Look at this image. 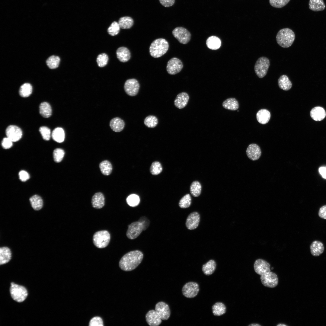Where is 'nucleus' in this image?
<instances>
[{
  "mask_svg": "<svg viewBox=\"0 0 326 326\" xmlns=\"http://www.w3.org/2000/svg\"><path fill=\"white\" fill-rule=\"evenodd\" d=\"M276 39L277 43L280 46L283 48H288L294 42L295 33L289 28H283L277 33Z\"/></svg>",
  "mask_w": 326,
  "mask_h": 326,
  "instance_id": "3",
  "label": "nucleus"
},
{
  "mask_svg": "<svg viewBox=\"0 0 326 326\" xmlns=\"http://www.w3.org/2000/svg\"><path fill=\"white\" fill-rule=\"evenodd\" d=\"M254 268L255 273L260 276V279L263 286L273 288L278 285L277 276L271 271L270 265L267 261L261 259H257L254 263Z\"/></svg>",
  "mask_w": 326,
  "mask_h": 326,
  "instance_id": "1",
  "label": "nucleus"
},
{
  "mask_svg": "<svg viewBox=\"0 0 326 326\" xmlns=\"http://www.w3.org/2000/svg\"><path fill=\"white\" fill-rule=\"evenodd\" d=\"M199 290V284L196 282L191 281L187 283L184 285L182 292L185 297L192 298L197 295Z\"/></svg>",
  "mask_w": 326,
  "mask_h": 326,
  "instance_id": "9",
  "label": "nucleus"
},
{
  "mask_svg": "<svg viewBox=\"0 0 326 326\" xmlns=\"http://www.w3.org/2000/svg\"><path fill=\"white\" fill-rule=\"evenodd\" d=\"M39 112L43 117L48 118L52 114V110L50 105L47 102L41 103L39 106Z\"/></svg>",
  "mask_w": 326,
  "mask_h": 326,
  "instance_id": "32",
  "label": "nucleus"
},
{
  "mask_svg": "<svg viewBox=\"0 0 326 326\" xmlns=\"http://www.w3.org/2000/svg\"><path fill=\"white\" fill-rule=\"evenodd\" d=\"M11 257V252L10 248L7 247H2L0 248V264L3 265L8 263Z\"/></svg>",
  "mask_w": 326,
  "mask_h": 326,
  "instance_id": "25",
  "label": "nucleus"
},
{
  "mask_svg": "<svg viewBox=\"0 0 326 326\" xmlns=\"http://www.w3.org/2000/svg\"><path fill=\"white\" fill-rule=\"evenodd\" d=\"M163 6L168 7L172 6L174 4L175 0H159Z\"/></svg>",
  "mask_w": 326,
  "mask_h": 326,
  "instance_id": "53",
  "label": "nucleus"
},
{
  "mask_svg": "<svg viewBox=\"0 0 326 326\" xmlns=\"http://www.w3.org/2000/svg\"><path fill=\"white\" fill-rule=\"evenodd\" d=\"M150 170L152 174L153 175H157L161 172L162 168L159 162L155 161L152 163Z\"/></svg>",
  "mask_w": 326,
  "mask_h": 326,
  "instance_id": "43",
  "label": "nucleus"
},
{
  "mask_svg": "<svg viewBox=\"0 0 326 326\" xmlns=\"http://www.w3.org/2000/svg\"><path fill=\"white\" fill-rule=\"evenodd\" d=\"M60 62L59 57L56 56H52L49 57L46 61L48 66L50 69H55L58 67Z\"/></svg>",
  "mask_w": 326,
  "mask_h": 326,
  "instance_id": "40",
  "label": "nucleus"
},
{
  "mask_svg": "<svg viewBox=\"0 0 326 326\" xmlns=\"http://www.w3.org/2000/svg\"><path fill=\"white\" fill-rule=\"evenodd\" d=\"M19 178L22 181H25L28 180L30 177L29 175L26 171L22 170L19 173Z\"/></svg>",
  "mask_w": 326,
  "mask_h": 326,
  "instance_id": "52",
  "label": "nucleus"
},
{
  "mask_svg": "<svg viewBox=\"0 0 326 326\" xmlns=\"http://www.w3.org/2000/svg\"><path fill=\"white\" fill-rule=\"evenodd\" d=\"M212 312L216 316H220L225 314L226 311L225 305L222 302H217L212 307Z\"/></svg>",
  "mask_w": 326,
  "mask_h": 326,
  "instance_id": "31",
  "label": "nucleus"
},
{
  "mask_svg": "<svg viewBox=\"0 0 326 326\" xmlns=\"http://www.w3.org/2000/svg\"><path fill=\"white\" fill-rule=\"evenodd\" d=\"M270 117V112L266 109L260 110L256 114V118L258 122L262 124L267 123L269 121Z\"/></svg>",
  "mask_w": 326,
  "mask_h": 326,
  "instance_id": "24",
  "label": "nucleus"
},
{
  "mask_svg": "<svg viewBox=\"0 0 326 326\" xmlns=\"http://www.w3.org/2000/svg\"><path fill=\"white\" fill-rule=\"evenodd\" d=\"M29 200L32 207L34 210H39L42 208L43 202V200L40 196L34 195L30 197Z\"/></svg>",
  "mask_w": 326,
  "mask_h": 326,
  "instance_id": "33",
  "label": "nucleus"
},
{
  "mask_svg": "<svg viewBox=\"0 0 326 326\" xmlns=\"http://www.w3.org/2000/svg\"><path fill=\"white\" fill-rule=\"evenodd\" d=\"M120 27L118 23L116 21L113 22L107 29L108 33L111 36L117 35L119 32Z\"/></svg>",
  "mask_w": 326,
  "mask_h": 326,
  "instance_id": "44",
  "label": "nucleus"
},
{
  "mask_svg": "<svg viewBox=\"0 0 326 326\" xmlns=\"http://www.w3.org/2000/svg\"><path fill=\"white\" fill-rule=\"evenodd\" d=\"M319 171L322 177L323 178L326 179V168L320 167L319 169Z\"/></svg>",
  "mask_w": 326,
  "mask_h": 326,
  "instance_id": "55",
  "label": "nucleus"
},
{
  "mask_svg": "<svg viewBox=\"0 0 326 326\" xmlns=\"http://www.w3.org/2000/svg\"><path fill=\"white\" fill-rule=\"evenodd\" d=\"M99 168L102 173L105 175H108L111 173L112 166L111 163L107 160H104L99 164Z\"/></svg>",
  "mask_w": 326,
  "mask_h": 326,
  "instance_id": "36",
  "label": "nucleus"
},
{
  "mask_svg": "<svg viewBox=\"0 0 326 326\" xmlns=\"http://www.w3.org/2000/svg\"><path fill=\"white\" fill-rule=\"evenodd\" d=\"M127 204L130 206L135 207L139 204L140 199L137 195L132 194L128 196L126 199Z\"/></svg>",
  "mask_w": 326,
  "mask_h": 326,
  "instance_id": "42",
  "label": "nucleus"
},
{
  "mask_svg": "<svg viewBox=\"0 0 326 326\" xmlns=\"http://www.w3.org/2000/svg\"><path fill=\"white\" fill-rule=\"evenodd\" d=\"M169 48L168 41L164 38H158L151 43L149 48L150 55L155 58L160 57L165 54Z\"/></svg>",
  "mask_w": 326,
  "mask_h": 326,
  "instance_id": "4",
  "label": "nucleus"
},
{
  "mask_svg": "<svg viewBox=\"0 0 326 326\" xmlns=\"http://www.w3.org/2000/svg\"><path fill=\"white\" fill-rule=\"evenodd\" d=\"M39 130L44 140H50L51 133L50 130L48 128L45 126H41Z\"/></svg>",
  "mask_w": 326,
  "mask_h": 326,
  "instance_id": "48",
  "label": "nucleus"
},
{
  "mask_svg": "<svg viewBox=\"0 0 326 326\" xmlns=\"http://www.w3.org/2000/svg\"><path fill=\"white\" fill-rule=\"evenodd\" d=\"M155 310L162 320H167L169 318L171 311L169 305L165 302L162 301L158 302L155 305Z\"/></svg>",
  "mask_w": 326,
  "mask_h": 326,
  "instance_id": "13",
  "label": "nucleus"
},
{
  "mask_svg": "<svg viewBox=\"0 0 326 326\" xmlns=\"http://www.w3.org/2000/svg\"><path fill=\"white\" fill-rule=\"evenodd\" d=\"M5 133L7 137L13 142H17L19 140L22 135L21 129L15 125L8 126L6 129Z\"/></svg>",
  "mask_w": 326,
  "mask_h": 326,
  "instance_id": "14",
  "label": "nucleus"
},
{
  "mask_svg": "<svg viewBox=\"0 0 326 326\" xmlns=\"http://www.w3.org/2000/svg\"><path fill=\"white\" fill-rule=\"evenodd\" d=\"M191 203L190 195L189 194H187L180 199L179 202V206L181 208H186L190 206Z\"/></svg>",
  "mask_w": 326,
  "mask_h": 326,
  "instance_id": "41",
  "label": "nucleus"
},
{
  "mask_svg": "<svg viewBox=\"0 0 326 326\" xmlns=\"http://www.w3.org/2000/svg\"><path fill=\"white\" fill-rule=\"evenodd\" d=\"M118 23L120 28L129 29L133 25L134 21L130 17L124 16L120 18Z\"/></svg>",
  "mask_w": 326,
  "mask_h": 326,
  "instance_id": "34",
  "label": "nucleus"
},
{
  "mask_svg": "<svg viewBox=\"0 0 326 326\" xmlns=\"http://www.w3.org/2000/svg\"><path fill=\"white\" fill-rule=\"evenodd\" d=\"M64 154L65 152L62 149L60 148L55 149L53 152L54 161L57 162H60L62 160Z\"/></svg>",
  "mask_w": 326,
  "mask_h": 326,
  "instance_id": "46",
  "label": "nucleus"
},
{
  "mask_svg": "<svg viewBox=\"0 0 326 326\" xmlns=\"http://www.w3.org/2000/svg\"><path fill=\"white\" fill-rule=\"evenodd\" d=\"M174 37L181 43L186 44L191 39L190 33L186 28L181 27L175 28L172 31Z\"/></svg>",
  "mask_w": 326,
  "mask_h": 326,
  "instance_id": "8",
  "label": "nucleus"
},
{
  "mask_svg": "<svg viewBox=\"0 0 326 326\" xmlns=\"http://www.w3.org/2000/svg\"><path fill=\"white\" fill-rule=\"evenodd\" d=\"M140 85L136 79L131 78L127 80L124 86V91L127 94L131 96H134L138 93Z\"/></svg>",
  "mask_w": 326,
  "mask_h": 326,
  "instance_id": "11",
  "label": "nucleus"
},
{
  "mask_svg": "<svg viewBox=\"0 0 326 326\" xmlns=\"http://www.w3.org/2000/svg\"><path fill=\"white\" fill-rule=\"evenodd\" d=\"M279 88L286 91L290 90L292 87V83L288 77L286 75H281L278 80Z\"/></svg>",
  "mask_w": 326,
  "mask_h": 326,
  "instance_id": "26",
  "label": "nucleus"
},
{
  "mask_svg": "<svg viewBox=\"0 0 326 326\" xmlns=\"http://www.w3.org/2000/svg\"><path fill=\"white\" fill-rule=\"evenodd\" d=\"M10 291L13 300L19 302L24 301L28 295L27 290L25 287L13 283H11Z\"/></svg>",
  "mask_w": 326,
  "mask_h": 326,
  "instance_id": "6",
  "label": "nucleus"
},
{
  "mask_svg": "<svg viewBox=\"0 0 326 326\" xmlns=\"http://www.w3.org/2000/svg\"><path fill=\"white\" fill-rule=\"evenodd\" d=\"M146 321L150 326H158L162 322V319L155 310L149 311L145 316Z\"/></svg>",
  "mask_w": 326,
  "mask_h": 326,
  "instance_id": "17",
  "label": "nucleus"
},
{
  "mask_svg": "<svg viewBox=\"0 0 326 326\" xmlns=\"http://www.w3.org/2000/svg\"><path fill=\"white\" fill-rule=\"evenodd\" d=\"M125 123L120 118L117 117L112 119L110 123V126L112 129L115 132H120L124 129Z\"/></svg>",
  "mask_w": 326,
  "mask_h": 326,
  "instance_id": "23",
  "label": "nucleus"
},
{
  "mask_svg": "<svg viewBox=\"0 0 326 326\" xmlns=\"http://www.w3.org/2000/svg\"><path fill=\"white\" fill-rule=\"evenodd\" d=\"M110 239L109 232L107 230H101L96 232L93 236V241L97 248H102L108 245Z\"/></svg>",
  "mask_w": 326,
  "mask_h": 326,
  "instance_id": "5",
  "label": "nucleus"
},
{
  "mask_svg": "<svg viewBox=\"0 0 326 326\" xmlns=\"http://www.w3.org/2000/svg\"><path fill=\"white\" fill-rule=\"evenodd\" d=\"M88 325L89 326H104L103 320L100 316H95L90 320Z\"/></svg>",
  "mask_w": 326,
  "mask_h": 326,
  "instance_id": "49",
  "label": "nucleus"
},
{
  "mask_svg": "<svg viewBox=\"0 0 326 326\" xmlns=\"http://www.w3.org/2000/svg\"><path fill=\"white\" fill-rule=\"evenodd\" d=\"M312 254L314 256H318L323 253L324 247L323 244L318 241H315L311 244L310 247Z\"/></svg>",
  "mask_w": 326,
  "mask_h": 326,
  "instance_id": "22",
  "label": "nucleus"
},
{
  "mask_svg": "<svg viewBox=\"0 0 326 326\" xmlns=\"http://www.w3.org/2000/svg\"><path fill=\"white\" fill-rule=\"evenodd\" d=\"M216 267L215 261L210 260L203 265L202 270L204 274L207 276L212 275L215 271Z\"/></svg>",
  "mask_w": 326,
  "mask_h": 326,
  "instance_id": "27",
  "label": "nucleus"
},
{
  "mask_svg": "<svg viewBox=\"0 0 326 326\" xmlns=\"http://www.w3.org/2000/svg\"><path fill=\"white\" fill-rule=\"evenodd\" d=\"M207 47L210 49L216 50L220 47L221 42L220 39L215 36H211L209 37L206 41Z\"/></svg>",
  "mask_w": 326,
  "mask_h": 326,
  "instance_id": "28",
  "label": "nucleus"
},
{
  "mask_svg": "<svg viewBox=\"0 0 326 326\" xmlns=\"http://www.w3.org/2000/svg\"><path fill=\"white\" fill-rule=\"evenodd\" d=\"M92 206L97 209L102 208L104 205L105 198L103 194L101 192L95 193L91 199Z\"/></svg>",
  "mask_w": 326,
  "mask_h": 326,
  "instance_id": "20",
  "label": "nucleus"
},
{
  "mask_svg": "<svg viewBox=\"0 0 326 326\" xmlns=\"http://www.w3.org/2000/svg\"><path fill=\"white\" fill-rule=\"evenodd\" d=\"M143 257V253L139 250L130 251L121 258L119 263V267L124 271H132L140 264Z\"/></svg>",
  "mask_w": 326,
  "mask_h": 326,
  "instance_id": "2",
  "label": "nucleus"
},
{
  "mask_svg": "<svg viewBox=\"0 0 326 326\" xmlns=\"http://www.w3.org/2000/svg\"><path fill=\"white\" fill-rule=\"evenodd\" d=\"M32 91L31 85L29 83H25L20 87L19 93L21 97H25L29 96L32 93Z\"/></svg>",
  "mask_w": 326,
  "mask_h": 326,
  "instance_id": "37",
  "label": "nucleus"
},
{
  "mask_svg": "<svg viewBox=\"0 0 326 326\" xmlns=\"http://www.w3.org/2000/svg\"><path fill=\"white\" fill-rule=\"evenodd\" d=\"M318 214L321 218L326 219V205L322 206L320 208Z\"/></svg>",
  "mask_w": 326,
  "mask_h": 326,
  "instance_id": "54",
  "label": "nucleus"
},
{
  "mask_svg": "<svg viewBox=\"0 0 326 326\" xmlns=\"http://www.w3.org/2000/svg\"><path fill=\"white\" fill-rule=\"evenodd\" d=\"M270 65L269 59L265 56L259 58L254 66L255 74L260 78L264 77L267 74Z\"/></svg>",
  "mask_w": 326,
  "mask_h": 326,
  "instance_id": "7",
  "label": "nucleus"
},
{
  "mask_svg": "<svg viewBox=\"0 0 326 326\" xmlns=\"http://www.w3.org/2000/svg\"><path fill=\"white\" fill-rule=\"evenodd\" d=\"M277 326H286L287 325L284 324H279L277 325Z\"/></svg>",
  "mask_w": 326,
  "mask_h": 326,
  "instance_id": "57",
  "label": "nucleus"
},
{
  "mask_svg": "<svg viewBox=\"0 0 326 326\" xmlns=\"http://www.w3.org/2000/svg\"><path fill=\"white\" fill-rule=\"evenodd\" d=\"M144 124L147 127L153 128L155 127L158 123L157 118L154 115H149L146 117L144 121Z\"/></svg>",
  "mask_w": 326,
  "mask_h": 326,
  "instance_id": "39",
  "label": "nucleus"
},
{
  "mask_svg": "<svg viewBox=\"0 0 326 326\" xmlns=\"http://www.w3.org/2000/svg\"><path fill=\"white\" fill-rule=\"evenodd\" d=\"M222 106L224 108L231 110H236L239 107L238 101L234 98H229L226 99L223 102Z\"/></svg>",
  "mask_w": 326,
  "mask_h": 326,
  "instance_id": "29",
  "label": "nucleus"
},
{
  "mask_svg": "<svg viewBox=\"0 0 326 326\" xmlns=\"http://www.w3.org/2000/svg\"><path fill=\"white\" fill-rule=\"evenodd\" d=\"M108 59L107 55L105 53L99 55L97 58V62L98 66L100 67L105 66L107 64Z\"/></svg>",
  "mask_w": 326,
  "mask_h": 326,
  "instance_id": "45",
  "label": "nucleus"
},
{
  "mask_svg": "<svg viewBox=\"0 0 326 326\" xmlns=\"http://www.w3.org/2000/svg\"><path fill=\"white\" fill-rule=\"evenodd\" d=\"M128 228L126 235L131 240L137 238L143 230L142 225L138 221L132 223L128 225Z\"/></svg>",
  "mask_w": 326,
  "mask_h": 326,
  "instance_id": "10",
  "label": "nucleus"
},
{
  "mask_svg": "<svg viewBox=\"0 0 326 326\" xmlns=\"http://www.w3.org/2000/svg\"><path fill=\"white\" fill-rule=\"evenodd\" d=\"M51 136L53 139L58 142H63L65 139V133L63 129L57 127L52 132Z\"/></svg>",
  "mask_w": 326,
  "mask_h": 326,
  "instance_id": "35",
  "label": "nucleus"
},
{
  "mask_svg": "<svg viewBox=\"0 0 326 326\" xmlns=\"http://www.w3.org/2000/svg\"><path fill=\"white\" fill-rule=\"evenodd\" d=\"M116 54L119 60L123 62L128 61L131 57L130 51L127 48L123 46L120 47L117 50Z\"/></svg>",
  "mask_w": 326,
  "mask_h": 326,
  "instance_id": "19",
  "label": "nucleus"
},
{
  "mask_svg": "<svg viewBox=\"0 0 326 326\" xmlns=\"http://www.w3.org/2000/svg\"><path fill=\"white\" fill-rule=\"evenodd\" d=\"M309 7L311 10L318 11L324 10L325 5L323 0H310Z\"/></svg>",
  "mask_w": 326,
  "mask_h": 326,
  "instance_id": "30",
  "label": "nucleus"
},
{
  "mask_svg": "<svg viewBox=\"0 0 326 326\" xmlns=\"http://www.w3.org/2000/svg\"><path fill=\"white\" fill-rule=\"evenodd\" d=\"M138 221L142 225L144 231L146 230L148 228L150 223V220L145 216L141 217L139 219Z\"/></svg>",
  "mask_w": 326,
  "mask_h": 326,
  "instance_id": "50",
  "label": "nucleus"
},
{
  "mask_svg": "<svg viewBox=\"0 0 326 326\" xmlns=\"http://www.w3.org/2000/svg\"><path fill=\"white\" fill-rule=\"evenodd\" d=\"M249 326H260V325L257 323H252L248 325Z\"/></svg>",
  "mask_w": 326,
  "mask_h": 326,
  "instance_id": "56",
  "label": "nucleus"
},
{
  "mask_svg": "<svg viewBox=\"0 0 326 326\" xmlns=\"http://www.w3.org/2000/svg\"><path fill=\"white\" fill-rule=\"evenodd\" d=\"M246 153L248 157L253 161L258 159L261 155V151L258 145L255 143H252L248 146Z\"/></svg>",
  "mask_w": 326,
  "mask_h": 326,
  "instance_id": "15",
  "label": "nucleus"
},
{
  "mask_svg": "<svg viewBox=\"0 0 326 326\" xmlns=\"http://www.w3.org/2000/svg\"><path fill=\"white\" fill-rule=\"evenodd\" d=\"M200 219V215L198 212H194L190 213L186 219L185 224L187 228L189 230L196 229L198 226Z\"/></svg>",
  "mask_w": 326,
  "mask_h": 326,
  "instance_id": "16",
  "label": "nucleus"
},
{
  "mask_svg": "<svg viewBox=\"0 0 326 326\" xmlns=\"http://www.w3.org/2000/svg\"><path fill=\"white\" fill-rule=\"evenodd\" d=\"M290 0H269L270 5L273 7L280 8L286 5Z\"/></svg>",
  "mask_w": 326,
  "mask_h": 326,
  "instance_id": "47",
  "label": "nucleus"
},
{
  "mask_svg": "<svg viewBox=\"0 0 326 326\" xmlns=\"http://www.w3.org/2000/svg\"><path fill=\"white\" fill-rule=\"evenodd\" d=\"M312 118L316 121L323 120L325 117L326 113L323 108L320 107H316L312 108L310 112Z\"/></svg>",
  "mask_w": 326,
  "mask_h": 326,
  "instance_id": "21",
  "label": "nucleus"
},
{
  "mask_svg": "<svg viewBox=\"0 0 326 326\" xmlns=\"http://www.w3.org/2000/svg\"><path fill=\"white\" fill-rule=\"evenodd\" d=\"M12 142H13L8 137L4 138L2 142V145L4 149H8L12 146Z\"/></svg>",
  "mask_w": 326,
  "mask_h": 326,
  "instance_id": "51",
  "label": "nucleus"
},
{
  "mask_svg": "<svg viewBox=\"0 0 326 326\" xmlns=\"http://www.w3.org/2000/svg\"><path fill=\"white\" fill-rule=\"evenodd\" d=\"M202 186L200 183L197 181H193L190 187L191 194L194 197H198L201 194Z\"/></svg>",
  "mask_w": 326,
  "mask_h": 326,
  "instance_id": "38",
  "label": "nucleus"
},
{
  "mask_svg": "<svg viewBox=\"0 0 326 326\" xmlns=\"http://www.w3.org/2000/svg\"><path fill=\"white\" fill-rule=\"evenodd\" d=\"M183 67L182 62L181 60L177 58L173 57L168 61L166 70L168 74L174 75L179 72Z\"/></svg>",
  "mask_w": 326,
  "mask_h": 326,
  "instance_id": "12",
  "label": "nucleus"
},
{
  "mask_svg": "<svg viewBox=\"0 0 326 326\" xmlns=\"http://www.w3.org/2000/svg\"><path fill=\"white\" fill-rule=\"evenodd\" d=\"M189 99L188 94L182 92L178 94L175 98L174 104L175 106L179 109L184 108L188 104Z\"/></svg>",
  "mask_w": 326,
  "mask_h": 326,
  "instance_id": "18",
  "label": "nucleus"
}]
</instances>
